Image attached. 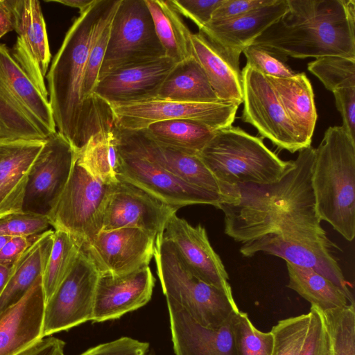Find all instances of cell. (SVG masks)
<instances>
[{"label":"cell","instance_id":"1","mask_svg":"<svg viewBox=\"0 0 355 355\" xmlns=\"http://www.w3.org/2000/svg\"><path fill=\"white\" fill-rule=\"evenodd\" d=\"M292 165L277 182L226 187L228 199L220 205L224 232L241 243L245 257L263 252L286 262L311 268L354 300L334 256L331 241L318 214L311 177L315 148L298 151Z\"/></svg>","mask_w":355,"mask_h":355},{"label":"cell","instance_id":"2","mask_svg":"<svg viewBox=\"0 0 355 355\" xmlns=\"http://www.w3.org/2000/svg\"><path fill=\"white\" fill-rule=\"evenodd\" d=\"M119 3L120 0H95L80 14L66 33L46 77L57 131L76 152L113 120L105 102L102 101L98 106L90 107L84 102L82 92L86 64L96 33Z\"/></svg>","mask_w":355,"mask_h":355},{"label":"cell","instance_id":"3","mask_svg":"<svg viewBox=\"0 0 355 355\" xmlns=\"http://www.w3.org/2000/svg\"><path fill=\"white\" fill-rule=\"evenodd\" d=\"M288 10L252 44L284 62L338 55L355 58L354 0H287ZM251 44V45H252Z\"/></svg>","mask_w":355,"mask_h":355},{"label":"cell","instance_id":"4","mask_svg":"<svg viewBox=\"0 0 355 355\" xmlns=\"http://www.w3.org/2000/svg\"><path fill=\"white\" fill-rule=\"evenodd\" d=\"M321 220L348 241L355 236V139L330 126L317 148L311 177Z\"/></svg>","mask_w":355,"mask_h":355},{"label":"cell","instance_id":"5","mask_svg":"<svg viewBox=\"0 0 355 355\" xmlns=\"http://www.w3.org/2000/svg\"><path fill=\"white\" fill-rule=\"evenodd\" d=\"M198 156L225 189L240 184L276 182L293 162L279 158L262 138L232 125L216 130Z\"/></svg>","mask_w":355,"mask_h":355},{"label":"cell","instance_id":"6","mask_svg":"<svg viewBox=\"0 0 355 355\" xmlns=\"http://www.w3.org/2000/svg\"><path fill=\"white\" fill-rule=\"evenodd\" d=\"M56 131L49 98L0 44V143L44 141Z\"/></svg>","mask_w":355,"mask_h":355},{"label":"cell","instance_id":"7","mask_svg":"<svg viewBox=\"0 0 355 355\" xmlns=\"http://www.w3.org/2000/svg\"><path fill=\"white\" fill-rule=\"evenodd\" d=\"M153 257L166 298L180 305L202 326L218 328L239 310L232 292L196 277L163 233L156 236Z\"/></svg>","mask_w":355,"mask_h":355},{"label":"cell","instance_id":"8","mask_svg":"<svg viewBox=\"0 0 355 355\" xmlns=\"http://www.w3.org/2000/svg\"><path fill=\"white\" fill-rule=\"evenodd\" d=\"M111 187L92 177L76 157L65 187L46 214L51 226L67 232L83 250L103 229Z\"/></svg>","mask_w":355,"mask_h":355},{"label":"cell","instance_id":"9","mask_svg":"<svg viewBox=\"0 0 355 355\" xmlns=\"http://www.w3.org/2000/svg\"><path fill=\"white\" fill-rule=\"evenodd\" d=\"M163 56L145 0H120L111 21L98 80L118 69Z\"/></svg>","mask_w":355,"mask_h":355},{"label":"cell","instance_id":"10","mask_svg":"<svg viewBox=\"0 0 355 355\" xmlns=\"http://www.w3.org/2000/svg\"><path fill=\"white\" fill-rule=\"evenodd\" d=\"M109 106L114 123L132 130L176 119L195 121L218 130L232 125L239 108L236 105L223 102L187 103L159 98Z\"/></svg>","mask_w":355,"mask_h":355},{"label":"cell","instance_id":"11","mask_svg":"<svg viewBox=\"0 0 355 355\" xmlns=\"http://www.w3.org/2000/svg\"><path fill=\"white\" fill-rule=\"evenodd\" d=\"M241 77L243 121L279 149L294 153L304 148L267 77L247 64Z\"/></svg>","mask_w":355,"mask_h":355},{"label":"cell","instance_id":"12","mask_svg":"<svg viewBox=\"0 0 355 355\" xmlns=\"http://www.w3.org/2000/svg\"><path fill=\"white\" fill-rule=\"evenodd\" d=\"M98 276L81 250L69 275L45 304L42 338L92 321Z\"/></svg>","mask_w":355,"mask_h":355},{"label":"cell","instance_id":"13","mask_svg":"<svg viewBox=\"0 0 355 355\" xmlns=\"http://www.w3.org/2000/svg\"><path fill=\"white\" fill-rule=\"evenodd\" d=\"M76 157L75 149L58 131L44 141L29 173L24 211L46 215L65 187Z\"/></svg>","mask_w":355,"mask_h":355},{"label":"cell","instance_id":"14","mask_svg":"<svg viewBox=\"0 0 355 355\" xmlns=\"http://www.w3.org/2000/svg\"><path fill=\"white\" fill-rule=\"evenodd\" d=\"M114 128L119 150L145 159L184 181L227 200L226 190L198 155L160 144L143 130H126L115 123Z\"/></svg>","mask_w":355,"mask_h":355},{"label":"cell","instance_id":"15","mask_svg":"<svg viewBox=\"0 0 355 355\" xmlns=\"http://www.w3.org/2000/svg\"><path fill=\"white\" fill-rule=\"evenodd\" d=\"M120 153L118 178L142 189L163 202L177 208L209 205L218 209L225 197L192 185L138 156Z\"/></svg>","mask_w":355,"mask_h":355},{"label":"cell","instance_id":"16","mask_svg":"<svg viewBox=\"0 0 355 355\" xmlns=\"http://www.w3.org/2000/svg\"><path fill=\"white\" fill-rule=\"evenodd\" d=\"M156 236L138 227L101 230L82 250L99 274L123 275L148 266Z\"/></svg>","mask_w":355,"mask_h":355},{"label":"cell","instance_id":"17","mask_svg":"<svg viewBox=\"0 0 355 355\" xmlns=\"http://www.w3.org/2000/svg\"><path fill=\"white\" fill-rule=\"evenodd\" d=\"M118 180L111 187L102 230L132 227L156 236L163 233L169 218L178 209L132 183Z\"/></svg>","mask_w":355,"mask_h":355},{"label":"cell","instance_id":"18","mask_svg":"<svg viewBox=\"0 0 355 355\" xmlns=\"http://www.w3.org/2000/svg\"><path fill=\"white\" fill-rule=\"evenodd\" d=\"M8 1L15 19L14 31L18 35L11 50L12 53L42 94L48 97L44 78L51 60V52L40 1Z\"/></svg>","mask_w":355,"mask_h":355},{"label":"cell","instance_id":"19","mask_svg":"<svg viewBox=\"0 0 355 355\" xmlns=\"http://www.w3.org/2000/svg\"><path fill=\"white\" fill-rule=\"evenodd\" d=\"M175 64L171 58L163 56L118 69L98 81L94 95L108 105L157 98L162 83Z\"/></svg>","mask_w":355,"mask_h":355},{"label":"cell","instance_id":"20","mask_svg":"<svg viewBox=\"0 0 355 355\" xmlns=\"http://www.w3.org/2000/svg\"><path fill=\"white\" fill-rule=\"evenodd\" d=\"M155 281L149 266L123 275L99 274L92 321L115 320L142 307L152 297Z\"/></svg>","mask_w":355,"mask_h":355},{"label":"cell","instance_id":"21","mask_svg":"<svg viewBox=\"0 0 355 355\" xmlns=\"http://www.w3.org/2000/svg\"><path fill=\"white\" fill-rule=\"evenodd\" d=\"M163 236L175 246L196 277L216 288L232 292L228 274L211 245L205 227L192 226L175 213L169 218Z\"/></svg>","mask_w":355,"mask_h":355},{"label":"cell","instance_id":"22","mask_svg":"<svg viewBox=\"0 0 355 355\" xmlns=\"http://www.w3.org/2000/svg\"><path fill=\"white\" fill-rule=\"evenodd\" d=\"M45 308L42 275L0 314V355H17L42 339Z\"/></svg>","mask_w":355,"mask_h":355},{"label":"cell","instance_id":"23","mask_svg":"<svg viewBox=\"0 0 355 355\" xmlns=\"http://www.w3.org/2000/svg\"><path fill=\"white\" fill-rule=\"evenodd\" d=\"M166 299L176 355H237L232 330L235 313L220 327L209 328L196 321L178 303Z\"/></svg>","mask_w":355,"mask_h":355},{"label":"cell","instance_id":"24","mask_svg":"<svg viewBox=\"0 0 355 355\" xmlns=\"http://www.w3.org/2000/svg\"><path fill=\"white\" fill-rule=\"evenodd\" d=\"M287 10V0H276L272 4L233 19L209 21L199 33L220 47L231 59L240 62L243 50Z\"/></svg>","mask_w":355,"mask_h":355},{"label":"cell","instance_id":"25","mask_svg":"<svg viewBox=\"0 0 355 355\" xmlns=\"http://www.w3.org/2000/svg\"><path fill=\"white\" fill-rule=\"evenodd\" d=\"M44 141L0 143V218L23 211L31 166Z\"/></svg>","mask_w":355,"mask_h":355},{"label":"cell","instance_id":"26","mask_svg":"<svg viewBox=\"0 0 355 355\" xmlns=\"http://www.w3.org/2000/svg\"><path fill=\"white\" fill-rule=\"evenodd\" d=\"M192 53L220 102L243 103L240 62L231 59L220 47L200 33L191 36Z\"/></svg>","mask_w":355,"mask_h":355},{"label":"cell","instance_id":"27","mask_svg":"<svg viewBox=\"0 0 355 355\" xmlns=\"http://www.w3.org/2000/svg\"><path fill=\"white\" fill-rule=\"evenodd\" d=\"M304 148L311 146L318 114L311 82L304 73L291 77L267 76Z\"/></svg>","mask_w":355,"mask_h":355},{"label":"cell","instance_id":"28","mask_svg":"<svg viewBox=\"0 0 355 355\" xmlns=\"http://www.w3.org/2000/svg\"><path fill=\"white\" fill-rule=\"evenodd\" d=\"M53 232L49 230L38 235L12 266L10 276L0 293V314L17 301L42 275L51 252Z\"/></svg>","mask_w":355,"mask_h":355},{"label":"cell","instance_id":"29","mask_svg":"<svg viewBox=\"0 0 355 355\" xmlns=\"http://www.w3.org/2000/svg\"><path fill=\"white\" fill-rule=\"evenodd\" d=\"M76 162L105 184L113 185L119 182L120 153L114 121L102 127L76 152Z\"/></svg>","mask_w":355,"mask_h":355},{"label":"cell","instance_id":"30","mask_svg":"<svg viewBox=\"0 0 355 355\" xmlns=\"http://www.w3.org/2000/svg\"><path fill=\"white\" fill-rule=\"evenodd\" d=\"M157 98L187 103L220 102L193 55L175 64Z\"/></svg>","mask_w":355,"mask_h":355},{"label":"cell","instance_id":"31","mask_svg":"<svg viewBox=\"0 0 355 355\" xmlns=\"http://www.w3.org/2000/svg\"><path fill=\"white\" fill-rule=\"evenodd\" d=\"M165 56L175 63L193 56L191 33L171 0H145Z\"/></svg>","mask_w":355,"mask_h":355},{"label":"cell","instance_id":"32","mask_svg":"<svg viewBox=\"0 0 355 355\" xmlns=\"http://www.w3.org/2000/svg\"><path fill=\"white\" fill-rule=\"evenodd\" d=\"M287 286L307 300L312 306L324 311L351 304L345 292L314 270L286 262Z\"/></svg>","mask_w":355,"mask_h":355},{"label":"cell","instance_id":"33","mask_svg":"<svg viewBox=\"0 0 355 355\" xmlns=\"http://www.w3.org/2000/svg\"><path fill=\"white\" fill-rule=\"evenodd\" d=\"M142 130L160 144L196 155L216 132L203 123L188 119L156 122Z\"/></svg>","mask_w":355,"mask_h":355},{"label":"cell","instance_id":"34","mask_svg":"<svg viewBox=\"0 0 355 355\" xmlns=\"http://www.w3.org/2000/svg\"><path fill=\"white\" fill-rule=\"evenodd\" d=\"M80 250L69 234L54 230L51 252L42 273L45 304L69 275Z\"/></svg>","mask_w":355,"mask_h":355},{"label":"cell","instance_id":"35","mask_svg":"<svg viewBox=\"0 0 355 355\" xmlns=\"http://www.w3.org/2000/svg\"><path fill=\"white\" fill-rule=\"evenodd\" d=\"M331 355H355L354 304L322 311Z\"/></svg>","mask_w":355,"mask_h":355},{"label":"cell","instance_id":"36","mask_svg":"<svg viewBox=\"0 0 355 355\" xmlns=\"http://www.w3.org/2000/svg\"><path fill=\"white\" fill-rule=\"evenodd\" d=\"M307 69L331 92L355 87V58L324 56L308 63Z\"/></svg>","mask_w":355,"mask_h":355},{"label":"cell","instance_id":"37","mask_svg":"<svg viewBox=\"0 0 355 355\" xmlns=\"http://www.w3.org/2000/svg\"><path fill=\"white\" fill-rule=\"evenodd\" d=\"M232 330L237 355H271L272 334L257 329L246 313L239 310L234 314Z\"/></svg>","mask_w":355,"mask_h":355},{"label":"cell","instance_id":"38","mask_svg":"<svg viewBox=\"0 0 355 355\" xmlns=\"http://www.w3.org/2000/svg\"><path fill=\"white\" fill-rule=\"evenodd\" d=\"M309 313L278 321L272 327L273 346L271 355H300L308 334Z\"/></svg>","mask_w":355,"mask_h":355},{"label":"cell","instance_id":"39","mask_svg":"<svg viewBox=\"0 0 355 355\" xmlns=\"http://www.w3.org/2000/svg\"><path fill=\"white\" fill-rule=\"evenodd\" d=\"M49 226L46 215L23 211L0 218V235L35 236L49 230Z\"/></svg>","mask_w":355,"mask_h":355},{"label":"cell","instance_id":"40","mask_svg":"<svg viewBox=\"0 0 355 355\" xmlns=\"http://www.w3.org/2000/svg\"><path fill=\"white\" fill-rule=\"evenodd\" d=\"M243 53L247 60L246 64L265 76L291 77L296 73L286 62L255 45L248 46Z\"/></svg>","mask_w":355,"mask_h":355},{"label":"cell","instance_id":"41","mask_svg":"<svg viewBox=\"0 0 355 355\" xmlns=\"http://www.w3.org/2000/svg\"><path fill=\"white\" fill-rule=\"evenodd\" d=\"M309 326L300 355H331L330 340L322 311L311 306Z\"/></svg>","mask_w":355,"mask_h":355},{"label":"cell","instance_id":"42","mask_svg":"<svg viewBox=\"0 0 355 355\" xmlns=\"http://www.w3.org/2000/svg\"><path fill=\"white\" fill-rule=\"evenodd\" d=\"M223 0H171L180 15L191 19L200 29L207 24Z\"/></svg>","mask_w":355,"mask_h":355},{"label":"cell","instance_id":"43","mask_svg":"<svg viewBox=\"0 0 355 355\" xmlns=\"http://www.w3.org/2000/svg\"><path fill=\"white\" fill-rule=\"evenodd\" d=\"M149 344L130 337H121L92 347L80 355H144Z\"/></svg>","mask_w":355,"mask_h":355},{"label":"cell","instance_id":"44","mask_svg":"<svg viewBox=\"0 0 355 355\" xmlns=\"http://www.w3.org/2000/svg\"><path fill=\"white\" fill-rule=\"evenodd\" d=\"M276 0H223L214 10L209 21L233 19L269 6Z\"/></svg>","mask_w":355,"mask_h":355},{"label":"cell","instance_id":"45","mask_svg":"<svg viewBox=\"0 0 355 355\" xmlns=\"http://www.w3.org/2000/svg\"><path fill=\"white\" fill-rule=\"evenodd\" d=\"M337 110L343 119V128L355 139V87L332 92Z\"/></svg>","mask_w":355,"mask_h":355},{"label":"cell","instance_id":"46","mask_svg":"<svg viewBox=\"0 0 355 355\" xmlns=\"http://www.w3.org/2000/svg\"><path fill=\"white\" fill-rule=\"evenodd\" d=\"M37 236H11L0 251V264L13 266L33 244Z\"/></svg>","mask_w":355,"mask_h":355},{"label":"cell","instance_id":"47","mask_svg":"<svg viewBox=\"0 0 355 355\" xmlns=\"http://www.w3.org/2000/svg\"><path fill=\"white\" fill-rule=\"evenodd\" d=\"M65 343L59 338L49 336L42 338L17 355H64Z\"/></svg>","mask_w":355,"mask_h":355},{"label":"cell","instance_id":"48","mask_svg":"<svg viewBox=\"0 0 355 355\" xmlns=\"http://www.w3.org/2000/svg\"><path fill=\"white\" fill-rule=\"evenodd\" d=\"M15 19L8 0H0V38L14 31Z\"/></svg>","mask_w":355,"mask_h":355},{"label":"cell","instance_id":"49","mask_svg":"<svg viewBox=\"0 0 355 355\" xmlns=\"http://www.w3.org/2000/svg\"><path fill=\"white\" fill-rule=\"evenodd\" d=\"M95 0H46V2H56L67 6L78 8L80 14L86 11Z\"/></svg>","mask_w":355,"mask_h":355},{"label":"cell","instance_id":"50","mask_svg":"<svg viewBox=\"0 0 355 355\" xmlns=\"http://www.w3.org/2000/svg\"><path fill=\"white\" fill-rule=\"evenodd\" d=\"M12 269V266H6L0 264V293L3 290L10 276Z\"/></svg>","mask_w":355,"mask_h":355},{"label":"cell","instance_id":"51","mask_svg":"<svg viewBox=\"0 0 355 355\" xmlns=\"http://www.w3.org/2000/svg\"><path fill=\"white\" fill-rule=\"evenodd\" d=\"M10 238V237L8 236L0 235V251Z\"/></svg>","mask_w":355,"mask_h":355},{"label":"cell","instance_id":"52","mask_svg":"<svg viewBox=\"0 0 355 355\" xmlns=\"http://www.w3.org/2000/svg\"><path fill=\"white\" fill-rule=\"evenodd\" d=\"M144 355H156V354H155L154 350H153V349L149 350L148 349V351Z\"/></svg>","mask_w":355,"mask_h":355}]
</instances>
